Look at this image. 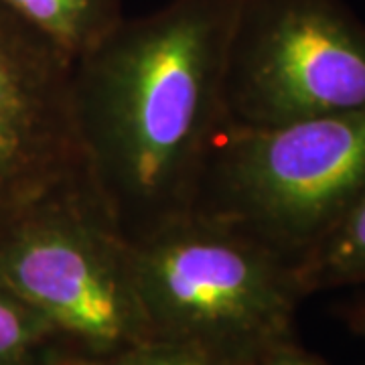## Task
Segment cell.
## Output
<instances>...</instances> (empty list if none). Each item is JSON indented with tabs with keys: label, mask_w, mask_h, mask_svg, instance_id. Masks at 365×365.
I'll use <instances>...</instances> for the list:
<instances>
[{
	"label": "cell",
	"mask_w": 365,
	"mask_h": 365,
	"mask_svg": "<svg viewBox=\"0 0 365 365\" xmlns=\"http://www.w3.org/2000/svg\"><path fill=\"white\" fill-rule=\"evenodd\" d=\"M130 246L155 337L195 343L234 365L294 337L307 297L297 266L246 232L187 213Z\"/></svg>",
	"instance_id": "7a4b0ae2"
},
{
	"label": "cell",
	"mask_w": 365,
	"mask_h": 365,
	"mask_svg": "<svg viewBox=\"0 0 365 365\" xmlns=\"http://www.w3.org/2000/svg\"><path fill=\"white\" fill-rule=\"evenodd\" d=\"M71 61L91 51L122 21V0H0Z\"/></svg>",
	"instance_id": "52a82bcc"
},
{
	"label": "cell",
	"mask_w": 365,
	"mask_h": 365,
	"mask_svg": "<svg viewBox=\"0 0 365 365\" xmlns=\"http://www.w3.org/2000/svg\"><path fill=\"white\" fill-rule=\"evenodd\" d=\"M365 189V108L270 128L223 118L189 213L230 223L294 266Z\"/></svg>",
	"instance_id": "3957f363"
},
{
	"label": "cell",
	"mask_w": 365,
	"mask_h": 365,
	"mask_svg": "<svg viewBox=\"0 0 365 365\" xmlns=\"http://www.w3.org/2000/svg\"><path fill=\"white\" fill-rule=\"evenodd\" d=\"M51 327L0 280V365H67Z\"/></svg>",
	"instance_id": "9c48e42d"
},
{
	"label": "cell",
	"mask_w": 365,
	"mask_h": 365,
	"mask_svg": "<svg viewBox=\"0 0 365 365\" xmlns=\"http://www.w3.org/2000/svg\"><path fill=\"white\" fill-rule=\"evenodd\" d=\"M343 319L347 321V325L355 335L365 339V299H359L351 302L349 307H345Z\"/></svg>",
	"instance_id": "7c38bea8"
},
{
	"label": "cell",
	"mask_w": 365,
	"mask_h": 365,
	"mask_svg": "<svg viewBox=\"0 0 365 365\" xmlns=\"http://www.w3.org/2000/svg\"><path fill=\"white\" fill-rule=\"evenodd\" d=\"M365 108V25L343 0H240L223 116L270 128Z\"/></svg>",
	"instance_id": "5b68a950"
},
{
	"label": "cell",
	"mask_w": 365,
	"mask_h": 365,
	"mask_svg": "<svg viewBox=\"0 0 365 365\" xmlns=\"http://www.w3.org/2000/svg\"><path fill=\"white\" fill-rule=\"evenodd\" d=\"M0 280L51 327L71 361L155 337L130 242L90 189L49 201L0 232Z\"/></svg>",
	"instance_id": "277c9868"
},
{
	"label": "cell",
	"mask_w": 365,
	"mask_h": 365,
	"mask_svg": "<svg viewBox=\"0 0 365 365\" xmlns=\"http://www.w3.org/2000/svg\"><path fill=\"white\" fill-rule=\"evenodd\" d=\"M307 297L325 288L365 284V189L297 264Z\"/></svg>",
	"instance_id": "ba28073f"
},
{
	"label": "cell",
	"mask_w": 365,
	"mask_h": 365,
	"mask_svg": "<svg viewBox=\"0 0 365 365\" xmlns=\"http://www.w3.org/2000/svg\"><path fill=\"white\" fill-rule=\"evenodd\" d=\"M240 0H170L126 19L73 61L86 179L128 242L187 215L223 122V69Z\"/></svg>",
	"instance_id": "6da1fadb"
},
{
	"label": "cell",
	"mask_w": 365,
	"mask_h": 365,
	"mask_svg": "<svg viewBox=\"0 0 365 365\" xmlns=\"http://www.w3.org/2000/svg\"><path fill=\"white\" fill-rule=\"evenodd\" d=\"M67 365H234L215 353L199 347L195 343L179 339L153 337L122 351L93 357L73 359Z\"/></svg>",
	"instance_id": "30bf717a"
},
{
	"label": "cell",
	"mask_w": 365,
	"mask_h": 365,
	"mask_svg": "<svg viewBox=\"0 0 365 365\" xmlns=\"http://www.w3.org/2000/svg\"><path fill=\"white\" fill-rule=\"evenodd\" d=\"M73 61L0 6V232L90 189L71 104Z\"/></svg>",
	"instance_id": "8992f818"
},
{
	"label": "cell",
	"mask_w": 365,
	"mask_h": 365,
	"mask_svg": "<svg viewBox=\"0 0 365 365\" xmlns=\"http://www.w3.org/2000/svg\"><path fill=\"white\" fill-rule=\"evenodd\" d=\"M250 365H327L321 357H317L307 349H302L297 339L280 341L266 351L260 353Z\"/></svg>",
	"instance_id": "8fae6325"
}]
</instances>
